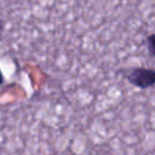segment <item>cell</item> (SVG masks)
I'll return each mask as SVG.
<instances>
[{"label":"cell","instance_id":"cell-1","mask_svg":"<svg viewBox=\"0 0 155 155\" xmlns=\"http://www.w3.org/2000/svg\"><path fill=\"white\" fill-rule=\"evenodd\" d=\"M126 79L131 85L142 90H147L155 85V69L136 67L127 74Z\"/></svg>","mask_w":155,"mask_h":155},{"label":"cell","instance_id":"cell-2","mask_svg":"<svg viewBox=\"0 0 155 155\" xmlns=\"http://www.w3.org/2000/svg\"><path fill=\"white\" fill-rule=\"evenodd\" d=\"M147 48L151 56H155V33L147 38Z\"/></svg>","mask_w":155,"mask_h":155},{"label":"cell","instance_id":"cell-3","mask_svg":"<svg viewBox=\"0 0 155 155\" xmlns=\"http://www.w3.org/2000/svg\"><path fill=\"white\" fill-rule=\"evenodd\" d=\"M2 31H4V22H2V21H0V39H1Z\"/></svg>","mask_w":155,"mask_h":155},{"label":"cell","instance_id":"cell-4","mask_svg":"<svg viewBox=\"0 0 155 155\" xmlns=\"http://www.w3.org/2000/svg\"><path fill=\"white\" fill-rule=\"evenodd\" d=\"M4 84V75H2V73H1V70H0V86Z\"/></svg>","mask_w":155,"mask_h":155}]
</instances>
